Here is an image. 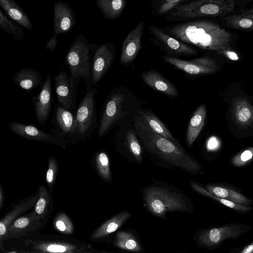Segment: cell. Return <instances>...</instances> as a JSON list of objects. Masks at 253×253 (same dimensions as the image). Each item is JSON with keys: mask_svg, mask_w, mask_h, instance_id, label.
<instances>
[{"mask_svg": "<svg viewBox=\"0 0 253 253\" xmlns=\"http://www.w3.org/2000/svg\"><path fill=\"white\" fill-rule=\"evenodd\" d=\"M249 227L242 224H233L210 228L201 232L199 242L208 247L217 246L229 239H236L248 231Z\"/></svg>", "mask_w": 253, "mask_h": 253, "instance_id": "cell-10", "label": "cell"}, {"mask_svg": "<svg viewBox=\"0 0 253 253\" xmlns=\"http://www.w3.org/2000/svg\"><path fill=\"white\" fill-rule=\"evenodd\" d=\"M131 214L124 211L120 212L102 224L92 235L93 239L103 238L119 228Z\"/></svg>", "mask_w": 253, "mask_h": 253, "instance_id": "cell-27", "label": "cell"}, {"mask_svg": "<svg viewBox=\"0 0 253 253\" xmlns=\"http://www.w3.org/2000/svg\"><path fill=\"white\" fill-rule=\"evenodd\" d=\"M94 162L96 170L100 177L106 182H111L112 176L110 159L106 152L103 150L96 152L94 157Z\"/></svg>", "mask_w": 253, "mask_h": 253, "instance_id": "cell-31", "label": "cell"}, {"mask_svg": "<svg viewBox=\"0 0 253 253\" xmlns=\"http://www.w3.org/2000/svg\"><path fill=\"white\" fill-rule=\"evenodd\" d=\"M53 79L59 104L69 110L72 109L76 105L77 92L72 86L70 76L61 70Z\"/></svg>", "mask_w": 253, "mask_h": 253, "instance_id": "cell-17", "label": "cell"}, {"mask_svg": "<svg viewBox=\"0 0 253 253\" xmlns=\"http://www.w3.org/2000/svg\"><path fill=\"white\" fill-rule=\"evenodd\" d=\"M35 247L44 253H73L78 250L74 245L61 242L42 243Z\"/></svg>", "mask_w": 253, "mask_h": 253, "instance_id": "cell-33", "label": "cell"}, {"mask_svg": "<svg viewBox=\"0 0 253 253\" xmlns=\"http://www.w3.org/2000/svg\"><path fill=\"white\" fill-rule=\"evenodd\" d=\"M97 89L93 86L81 101L75 115L76 132L85 134L90 129L96 114L95 96Z\"/></svg>", "mask_w": 253, "mask_h": 253, "instance_id": "cell-11", "label": "cell"}, {"mask_svg": "<svg viewBox=\"0 0 253 253\" xmlns=\"http://www.w3.org/2000/svg\"><path fill=\"white\" fill-rule=\"evenodd\" d=\"M236 13L248 17L253 18V8L240 9Z\"/></svg>", "mask_w": 253, "mask_h": 253, "instance_id": "cell-43", "label": "cell"}, {"mask_svg": "<svg viewBox=\"0 0 253 253\" xmlns=\"http://www.w3.org/2000/svg\"><path fill=\"white\" fill-rule=\"evenodd\" d=\"M0 28L4 32L11 34L19 42L23 40L25 34L23 27L11 19L0 9Z\"/></svg>", "mask_w": 253, "mask_h": 253, "instance_id": "cell-32", "label": "cell"}, {"mask_svg": "<svg viewBox=\"0 0 253 253\" xmlns=\"http://www.w3.org/2000/svg\"><path fill=\"white\" fill-rule=\"evenodd\" d=\"M228 105L230 114L234 123L242 128L253 125V95L246 89L243 82L237 81L219 92Z\"/></svg>", "mask_w": 253, "mask_h": 253, "instance_id": "cell-7", "label": "cell"}, {"mask_svg": "<svg viewBox=\"0 0 253 253\" xmlns=\"http://www.w3.org/2000/svg\"><path fill=\"white\" fill-rule=\"evenodd\" d=\"M141 192L148 210L163 217L168 211L189 210L190 201L181 189L162 181L145 186Z\"/></svg>", "mask_w": 253, "mask_h": 253, "instance_id": "cell-4", "label": "cell"}, {"mask_svg": "<svg viewBox=\"0 0 253 253\" xmlns=\"http://www.w3.org/2000/svg\"><path fill=\"white\" fill-rule=\"evenodd\" d=\"M186 0H162L160 6L158 7L156 15L161 16L168 14L178 5L187 2Z\"/></svg>", "mask_w": 253, "mask_h": 253, "instance_id": "cell-40", "label": "cell"}, {"mask_svg": "<svg viewBox=\"0 0 253 253\" xmlns=\"http://www.w3.org/2000/svg\"><path fill=\"white\" fill-rule=\"evenodd\" d=\"M14 84L27 91H30L42 83L41 74L34 68L21 69L14 75Z\"/></svg>", "mask_w": 253, "mask_h": 253, "instance_id": "cell-24", "label": "cell"}, {"mask_svg": "<svg viewBox=\"0 0 253 253\" xmlns=\"http://www.w3.org/2000/svg\"><path fill=\"white\" fill-rule=\"evenodd\" d=\"M0 5L7 16L16 23L27 30L33 29V25L28 16L15 1L0 0Z\"/></svg>", "mask_w": 253, "mask_h": 253, "instance_id": "cell-23", "label": "cell"}, {"mask_svg": "<svg viewBox=\"0 0 253 253\" xmlns=\"http://www.w3.org/2000/svg\"><path fill=\"white\" fill-rule=\"evenodd\" d=\"M4 199V193L3 186L0 183V208L1 209L3 205Z\"/></svg>", "mask_w": 253, "mask_h": 253, "instance_id": "cell-45", "label": "cell"}, {"mask_svg": "<svg viewBox=\"0 0 253 253\" xmlns=\"http://www.w3.org/2000/svg\"><path fill=\"white\" fill-rule=\"evenodd\" d=\"M36 217H39V216L34 211L30 215L17 218L8 228L5 236L8 234H12L24 231V229L27 227L32 222V219Z\"/></svg>", "mask_w": 253, "mask_h": 253, "instance_id": "cell-36", "label": "cell"}, {"mask_svg": "<svg viewBox=\"0 0 253 253\" xmlns=\"http://www.w3.org/2000/svg\"><path fill=\"white\" fill-rule=\"evenodd\" d=\"M162 57L167 63L191 75L212 74L217 72L220 68L216 60L208 56L191 60H185L167 55H163Z\"/></svg>", "mask_w": 253, "mask_h": 253, "instance_id": "cell-9", "label": "cell"}, {"mask_svg": "<svg viewBox=\"0 0 253 253\" xmlns=\"http://www.w3.org/2000/svg\"><path fill=\"white\" fill-rule=\"evenodd\" d=\"M8 127L14 133L27 139L34 141L51 143L64 149L66 148L67 142L61 136L47 133L37 127L18 122H11Z\"/></svg>", "mask_w": 253, "mask_h": 253, "instance_id": "cell-13", "label": "cell"}, {"mask_svg": "<svg viewBox=\"0 0 253 253\" xmlns=\"http://www.w3.org/2000/svg\"></svg>", "mask_w": 253, "mask_h": 253, "instance_id": "cell-46", "label": "cell"}, {"mask_svg": "<svg viewBox=\"0 0 253 253\" xmlns=\"http://www.w3.org/2000/svg\"></svg>", "mask_w": 253, "mask_h": 253, "instance_id": "cell-47", "label": "cell"}, {"mask_svg": "<svg viewBox=\"0 0 253 253\" xmlns=\"http://www.w3.org/2000/svg\"><path fill=\"white\" fill-rule=\"evenodd\" d=\"M218 54L223 55L229 60L237 61L240 60V55L233 48H228L220 51Z\"/></svg>", "mask_w": 253, "mask_h": 253, "instance_id": "cell-41", "label": "cell"}, {"mask_svg": "<svg viewBox=\"0 0 253 253\" xmlns=\"http://www.w3.org/2000/svg\"><path fill=\"white\" fill-rule=\"evenodd\" d=\"M96 4L105 18L114 20L122 14L126 5V0H97Z\"/></svg>", "mask_w": 253, "mask_h": 253, "instance_id": "cell-28", "label": "cell"}, {"mask_svg": "<svg viewBox=\"0 0 253 253\" xmlns=\"http://www.w3.org/2000/svg\"><path fill=\"white\" fill-rule=\"evenodd\" d=\"M143 82L154 90L160 92L171 99L179 95L177 87L157 71L151 69L141 74Z\"/></svg>", "mask_w": 253, "mask_h": 253, "instance_id": "cell-19", "label": "cell"}, {"mask_svg": "<svg viewBox=\"0 0 253 253\" xmlns=\"http://www.w3.org/2000/svg\"><path fill=\"white\" fill-rule=\"evenodd\" d=\"M205 189L211 194L240 205L249 206L253 201L240 193L229 188L208 184Z\"/></svg>", "mask_w": 253, "mask_h": 253, "instance_id": "cell-25", "label": "cell"}, {"mask_svg": "<svg viewBox=\"0 0 253 253\" xmlns=\"http://www.w3.org/2000/svg\"><path fill=\"white\" fill-rule=\"evenodd\" d=\"M240 253H253V242L246 246Z\"/></svg>", "mask_w": 253, "mask_h": 253, "instance_id": "cell-44", "label": "cell"}, {"mask_svg": "<svg viewBox=\"0 0 253 253\" xmlns=\"http://www.w3.org/2000/svg\"><path fill=\"white\" fill-rule=\"evenodd\" d=\"M207 115V108L205 104H200L195 110L189 121L187 132L186 143L191 146L199 135L204 126Z\"/></svg>", "mask_w": 253, "mask_h": 253, "instance_id": "cell-22", "label": "cell"}, {"mask_svg": "<svg viewBox=\"0 0 253 253\" xmlns=\"http://www.w3.org/2000/svg\"><path fill=\"white\" fill-rule=\"evenodd\" d=\"M219 18L222 23L230 28L245 31H253V18L245 16L236 12Z\"/></svg>", "mask_w": 253, "mask_h": 253, "instance_id": "cell-29", "label": "cell"}, {"mask_svg": "<svg viewBox=\"0 0 253 253\" xmlns=\"http://www.w3.org/2000/svg\"><path fill=\"white\" fill-rule=\"evenodd\" d=\"M140 103L126 87H115L104 103L98 134H107L115 126L132 117L140 108Z\"/></svg>", "mask_w": 253, "mask_h": 253, "instance_id": "cell-5", "label": "cell"}, {"mask_svg": "<svg viewBox=\"0 0 253 253\" xmlns=\"http://www.w3.org/2000/svg\"><path fill=\"white\" fill-rule=\"evenodd\" d=\"M58 165L56 159L50 156L48 160L47 169L46 172L45 180L48 188L51 193L56 181Z\"/></svg>", "mask_w": 253, "mask_h": 253, "instance_id": "cell-37", "label": "cell"}, {"mask_svg": "<svg viewBox=\"0 0 253 253\" xmlns=\"http://www.w3.org/2000/svg\"><path fill=\"white\" fill-rule=\"evenodd\" d=\"M135 115L155 133L178 145H180L163 122L151 110L140 107L136 112Z\"/></svg>", "mask_w": 253, "mask_h": 253, "instance_id": "cell-20", "label": "cell"}, {"mask_svg": "<svg viewBox=\"0 0 253 253\" xmlns=\"http://www.w3.org/2000/svg\"><path fill=\"white\" fill-rule=\"evenodd\" d=\"M117 150L128 161L141 164L143 148L134 130L132 117L122 124L117 135Z\"/></svg>", "mask_w": 253, "mask_h": 253, "instance_id": "cell-8", "label": "cell"}, {"mask_svg": "<svg viewBox=\"0 0 253 253\" xmlns=\"http://www.w3.org/2000/svg\"><path fill=\"white\" fill-rule=\"evenodd\" d=\"M113 43L100 44L92 60V86H95L110 68L115 56Z\"/></svg>", "mask_w": 253, "mask_h": 253, "instance_id": "cell-14", "label": "cell"}, {"mask_svg": "<svg viewBox=\"0 0 253 253\" xmlns=\"http://www.w3.org/2000/svg\"><path fill=\"white\" fill-rule=\"evenodd\" d=\"M150 34L156 42L161 44L169 53L174 55L192 56L199 50L168 35L161 28L153 25L148 27Z\"/></svg>", "mask_w": 253, "mask_h": 253, "instance_id": "cell-12", "label": "cell"}, {"mask_svg": "<svg viewBox=\"0 0 253 253\" xmlns=\"http://www.w3.org/2000/svg\"><path fill=\"white\" fill-rule=\"evenodd\" d=\"M98 46L90 43L81 33L73 40L66 55L64 63L69 67L71 85L76 92L81 80L85 83L86 92L93 87L92 60Z\"/></svg>", "mask_w": 253, "mask_h": 253, "instance_id": "cell-3", "label": "cell"}, {"mask_svg": "<svg viewBox=\"0 0 253 253\" xmlns=\"http://www.w3.org/2000/svg\"><path fill=\"white\" fill-rule=\"evenodd\" d=\"M189 183L191 188L195 191L201 194L212 198L220 202L221 204H223L226 207H227L229 208L234 210L237 211L241 212H247L250 211L253 209V207L236 204L234 202L220 198L214 195H213L210 193L209 192H208L205 188H204L199 183L190 180L189 181Z\"/></svg>", "mask_w": 253, "mask_h": 253, "instance_id": "cell-30", "label": "cell"}, {"mask_svg": "<svg viewBox=\"0 0 253 253\" xmlns=\"http://www.w3.org/2000/svg\"><path fill=\"white\" fill-rule=\"evenodd\" d=\"M162 29L185 43L217 54L224 49L233 48L234 34L212 21L194 20Z\"/></svg>", "mask_w": 253, "mask_h": 253, "instance_id": "cell-2", "label": "cell"}, {"mask_svg": "<svg viewBox=\"0 0 253 253\" xmlns=\"http://www.w3.org/2000/svg\"><path fill=\"white\" fill-rule=\"evenodd\" d=\"M55 226L58 230L65 234H70L74 230L72 221L64 213H61L56 217Z\"/></svg>", "mask_w": 253, "mask_h": 253, "instance_id": "cell-38", "label": "cell"}, {"mask_svg": "<svg viewBox=\"0 0 253 253\" xmlns=\"http://www.w3.org/2000/svg\"><path fill=\"white\" fill-rule=\"evenodd\" d=\"M51 79L47 75L40 92L32 98L36 119L41 125L44 124L49 118L52 105Z\"/></svg>", "mask_w": 253, "mask_h": 253, "instance_id": "cell-16", "label": "cell"}, {"mask_svg": "<svg viewBox=\"0 0 253 253\" xmlns=\"http://www.w3.org/2000/svg\"><path fill=\"white\" fill-rule=\"evenodd\" d=\"M54 117L56 123L64 133L73 134L76 132L75 116L70 110L60 105H57Z\"/></svg>", "mask_w": 253, "mask_h": 253, "instance_id": "cell-26", "label": "cell"}, {"mask_svg": "<svg viewBox=\"0 0 253 253\" xmlns=\"http://www.w3.org/2000/svg\"><path fill=\"white\" fill-rule=\"evenodd\" d=\"M57 37L52 36L46 44V49H49L51 52H53L57 43Z\"/></svg>", "mask_w": 253, "mask_h": 253, "instance_id": "cell-42", "label": "cell"}, {"mask_svg": "<svg viewBox=\"0 0 253 253\" xmlns=\"http://www.w3.org/2000/svg\"><path fill=\"white\" fill-rule=\"evenodd\" d=\"M39 197L36 203L35 212L40 217H43L47 213L52 196L51 192L43 185H40L38 188Z\"/></svg>", "mask_w": 253, "mask_h": 253, "instance_id": "cell-35", "label": "cell"}, {"mask_svg": "<svg viewBox=\"0 0 253 253\" xmlns=\"http://www.w3.org/2000/svg\"><path fill=\"white\" fill-rule=\"evenodd\" d=\"M54 31L53 36L70 31L75 26L76 18L72 7L63 1L56 2L53 6Z\"/></svg>", "mask_w": 253, "mask_h": 253, "instance_id": "cell-18", "label": "cell"}, {"mask_svg": "<svg viewBox=\"0 0 253 253\" xmlns=\"http://www.w3.org/2000/svg\"><path fill=\"white\" fill-rule=\"evenodd\" d=\"M145 26L143 22L140 21L124 39L120 58L121 64L129 65L136 57L141 48L142 37Z\"/></svg>", "mask_w": 253, "mask_h": 253, "instance_id": "cell-15", "label": "cell"}, {"mask_svg": "<svg viewBox=\"0 0 253 253\" xmlns=\"http://www.w3.org/2000/svg\"><path fill=\"white\" fill-rule=\"evenodd\" d=\"M115 245L119 248L131 252H139L141 247L134 237L130 233L119 232L116 236Z\"/></svg>", "mask_w": 253, "mask_h": 253, "instance_id": "cell-34", "label": "cell"}, {"mask_svg": "<svg viewBox=\"0 0 253 253\" xmlns=\"http://www.w3.org/2000/svg\"><path fill=\"white\" fill-rule=\"evenodd\" d=\"M39 197V192H36L28 198L23 202L16 205L14 209L9 212L0 221V241L1 246L2 240L6 235L8 228L13 222V220L24 212L37 202Z\"/></svg>", "mask_w": 253, "mask_h": 253, "instance_id": "cell-21", "label": "cell"}, {"mask_svg": "<svg viewBox=\"0 0 253 253\" xmlns=\"http://www.w3.org/2000/svg\"><path fill=\"white\" fill-rule=\"evenodd\" d=\"M253 160V147H249L235 155L231 159L233 165L242 167Z\"/></svg>", "mask_w": 253, "mask_h": 253, "instance_id": "cell-39", "label": "cell"}, {"mask_svg": "<svg viewBox=\"0 0 253 253\" xmlns=\"http://www.w3.org/2000/svg\"><path fill=\"white\" fill-rule=\"evenodd\" d=\"M234 0H197L183 3L167 14L168 21L185 20L201 17H223L235 9Z\"/></svg>", "mask_w": 253, "mask_h": 253, "instance_id": "cell-6", "label": "cell"}, {"mask_svg": "<svg viewBox=\"0 0 253 253\" xmlns=\"http://www.w3.org/2000/svg\"><path fill=\"white\" fill-rule=\"evenodd\" d=\"M132 123L142 148L154 163L164 168L180 169L192 175L201 173V165L181 144L155 133L135 113L132 117Z\"/></svg>", "mask_w": 253, "mask_h": 253, "instance_id": "cell-1", "label": "cell"}]
</instances>
